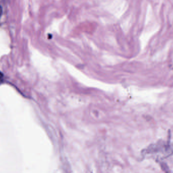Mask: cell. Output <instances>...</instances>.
Returning <instances> with one entry per match:
<instances>
[{"label":"cell","mask_w":173,"mask_h":173,"mask_svg":"<svg viewBox=\"0 0 173 173\" xmlns=\"http://www.w3.org/2000/svg\"><path fill=\"white\" fill-rule=\"evenodd\" d=\"M2 81H1V79H0V85H1V83H2Z\"/></svg>","instance_id":"cell-3"},{"label":"cell","mask_w":173,"mask_h":173,"mask_svg":"<svg viewBox=\"0 0 173 173\" xmlns=\"http://www.w3.org/2000/svg\"><path fill=\"white\" fill-rule=\"evenodd\" d=\"M2 12H3V9H2V7L1 6H0V17L2 14Z\"/></svg>","instance_id":"cell-1"},{"label":"cell","mask_w":173,"mask_h":173,"mask_svg":"<svg viewBox=\"0 0 173 173\" xmlns=\"http://www.w3.org/2000/svg\"><path fill=\"white\" fill-rule=\"evenodd\" d=\"M3 77V73H2L1 71H0V79H2V78Z\"/></svg>","instance_id":"cell-2"}]
</instances>
